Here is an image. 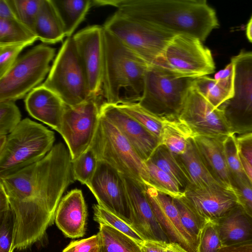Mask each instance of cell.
Returning <instances> with one entry per match:
<instances>
[{
    "label": "cell",
    "instance_id": "1",
    "mask_svg": "<svg viewBox=\"0 0 252 252\" xmlns=\"http://www.w3.org/2000/svg\"><path fill=\"white\" fill-rule=\"evenodd\" d=\"M74 181L71 156L62 142L42 159L0 178L14 216L13 250L27 249L44 238L63 193Z\"/></svg>",
    "mask_w": 252,
    "mask_h": 252
},
{
    "label": "cell",
    "instance_id": "2",
    "mask_svg": "<svg viewBox=\"0 0 252 252\" xmlns=\"http://www.w3.org/2000/svg\"><path fill=\"white\" fill-rule=\"evenodd\" d=\"M93 3L115 7L175 35H189L202 42L219 26L215 10L205 0H93Z\"/></svg>",
    "mask_w": 252,
    "mask_h": 252
},
{
    "label": "cell",
    "instance_id": "3",
    "mask_svg": "<svg viewBox=\"0 0 252 252\" xmlns=\"http://www.w3.org/2000/svg\"><path fill=\"white\" fill-rule=\"evenodd\" d=\"M103 46L102 89L105 102L138 103L150 64L104 28Z\"/></svg>",
    "mask_w": 252,
    "mask_h": 252
},
{
    "label": "cell",
    "instance_id": "4",
    "mask_svg": "<svg viewBox=\"0 0 252 252\" xmlns=\"http://www.w3.org/2000/svg\"><path fill=\"white\" fill-rule=\"evenodd\" d=\"M195 78L158 64H150L138 104L162 120L178 119Z\"/></svg>",
    "mask_w": 252,
    "mask_h": 252
},
{
    "label": "cell",
    "instance_id": "5",
    "mask_svg": "<svg viewBox=\"0 0 252 252\" xmlns=\"http://www.w3.org/2000/svg\"><path fill=\"white\" fill-rule=\"evenodd\" d=\"M54 132L25 118L7 135L0 150V178L8 176L42 159L52 149Z\"/></svg>",
    "mask_w": 252,
    "mask_h": 252
},
{
    "label": "cell",
    "instance_id": "6",
    "mask_svg": "<svg viewBox=\"0 0 252 252\" xmlns=\"http://www.w3.org/2000/svg\"><path fill=\"white\" fill-rule=\"evenodd\" d=\"M90 147L98 160L107 163L121 175L143 186L149 185L145 162L118 127L100 113Z\"/></svg>",
    "mask_w": 252,
    "mask_h": 252
},
{
    "label": "cell",
    "instance_id": "7",
    "mask_svg": "<svg viewBox=\"0 0 252 252\" xmlns=\"http://www.w3.org/2000/svg\"><path fill=\"white\" fill-rule=\"evenodd\" d=\"M103 27L150 64L158 63L167 44L176 35L118 10Z\"/></svg>",
    "mask_w": 252,
    "mask_h": 252
},
{
    "label": "cell",
    "instance_id": "8",
    "mask_svg": "<svg viewBox=\"0 0 252 252\" xmlns=\"http://www.w3.org/2000/svg\"><path fill=\"white\" fill-rule=\"evenodd\" d=\"M41 85L55 93L70 107L80 105L91 98L72 36L67 37L63 43L46 79Z\"/></svg>",
    "mask_w": 252,
    "mask_h": 252
},
{
    "label": "cell",
    "instance_id": "9",
    "mask_svg": "<svg viewBox=\"0 0 252 252\" xmlns=\"http://www.w3.org/2000/svg\"><path fill=\"white\" fill-rule=\"evenodd\" d=\"M54 48L41 44L18 58L0 78V101L22 98L44 80L55 57Z\"/></svg>",
    "mask_w": 252,
    "mask_h": 252
},
{
    "label": "cell",
    "instance_id": "10",
    "mask_svg": "<svg viewBox=\"0 0 252 252\" xmlns=\"http://www.w3.org/2000/svg\"><path fill=\"white\" fill-rule=\"evenodd\" d=\"M234 94L220 107L231 133L252 132V52L241 51L231 58Z\"/></svg>",
    "mask_w": 252,
    "mask_h": 252
},
{
    "label": "cell",
    "instance_id": "11",
    "mask_svg": "<svg viewBox=\"0 0 252 252\" xmlns=\"http://www.w3.org/2000/svg\"><path fill=\"white\" fill-rule=\"evenodd\" d=\"M157 64L194 78L212 74L216 68L210 50L198 39L186 34L172 38Z\"/></svg>",
    "mask_w": 252,
    "mask_h": 252
},
{
    "label": "cell",
    "instance_id": "12",
    "mask_svg": "<svg viewBox=\"0 0 252 252\" xmlns=\"http://www.w3.org/2000/svg\"><path fill=\"white\" fill-rule=\"evenodd\" d=\"M98 100V97H93L76 106H65L59 133L67 146L72 161L89 148L93 141L99 120Z\"/></svg>",
    "mask_w": 252,
    "mask_h": 252
},
{
    "label": "cell",
    "instance_id": "13",
    "mask_svg": "<svg viewBox=\"0 0 252 252\" xmlns=\"http://www.w3.org/2000/svg\"><path fill=\"white\" fill-rule=\"evenodd\" d=\"M179 120L197 136L224 139L232 134L222 110L215 108L193 86L189 90Z\"/></svg>",
    "mask_w": 252,
    "mask_h": 252
},
{
    "label": "cell",
    "instance_id": "14",
    "mask_svg": "<svg viewBox=\"0 0 252 252\" xmlns=\"http://www.w3.org/2000/svg\"><path fill=\"white\" fill-rule=\"evenodd\" d=\"M103 35V26L93 25L82 29L72 36L85 73L91 97H99L102 90Z\"/></svg>",
    "mask_w": 252,
    "mask_h": 252
},
{
    "label": "cell",
    "instance_id": "15",
    "mask_svg": "<svg viewBox=\"0 0 252 252\" xmlns=\"http://www.w3.org/2000/svg\"><path fill=\"white\" fill-rule=\"evenodd\" d=\"M145 191L169 242L178 243L189 252H197L199 240L184 226L173 198L149 186H145Z\"/></svg>",
    "mask_w": 252,
    "mask_h": 252
},
{
    "label": "cell",
    "instance_id": "16",
    "mask_svg": "<svg viewBox=\"0 0 252 252\" xmlns=\"http://www.w3.org/2000/svg\"><path fill=\"white\" fill-rule=\"evenodd\" d=\"M125 185L128 218L133 225L146 239L169 242L158 221L145 191V186L123 176Z\"/></svg>",
    "mask_w": 252,
    "mask_h": 252
},
{
    "label": "cell",
    "instance_id": "17",
    "mask_svg": "<svg viewBox=\"0 0 252 252\" xmlns=\"http://www.w3.org/2000/svg\"><path fill=\"white\" fill-rule=\"evenodd\" d=\"M86 186L94 194L98 205L128 219L123 176L110 165L98 160L95 173Z\"/></svg>",
    "mask_w": 252,
    "mask_h": 252
},
{
    "label": "cell",
    "instance_id": "18",
    "mask_svg": "<svg viewBox=\"0 0 252 252\" xmlns=\"http://www.w3.org/2000/svg\"><path fill=\"white\" fill-rule=\"evenodd\" d=\"M184 196L207 222L220 219L239 204L233 189L220 184L203 188L189 187L185 189Z\"/></svg>",
    "mask_w": 252,
    "mask_h": 252
},
{
    "label": "cell",
    "instance_id": "19",
    "mask_svg": "<svg viewBox=\"0 0 252 252\" xmlns=\"http://www.w3.org/2000/svg\"><path fill=\"white\" fill-rule=\"evenodd\" d=\"M99 113L118 127L145 162L150 158L160 145L158 137L116 104L103 102Z\"/></svg>",
    "mask_w": 252,
    "mask_h": 252
},
{
    "label": "cell",
    "instance_id": "20",
    "mask_svg": "<svg viewBox=\"0 0 252 252\" xmlns=\"http://www.w3.org/2000/svg\"><path fill=\"white\" fill-rule=\"evenodd\" d=\"M87 209L81 189H73L61 199L57 208L55 222L67 237L84 236L86 231Z\"/></svg>",
    "mask_w": 252,
    "mask_h": 252
},
{
    "label": "cell",
    "instance_id": "21",
    "mask_svg": "<svg viewBox=\"0 0 252 252\" xmlns=\"http://www.w3.org/2000/svg\"><path fill=\"white\" fill-rule=\"evenodd\" d=\"M25 103L31 116L59 132L66 105L55 93L40 85L27 95Z\"/></svg>",
    "mask_w": 252,
    "mask_h": 252
},
{
    "label": "cell",
    "instance_id": "22",
    "mask_svg": "<svg viewBox=\"0 0 252 252\" xmlns=\"http://www.w3.org/2000/svg\"><path fill=\"white\" fill-rule=\"evenodd\" d=\"M213 222L222 246L252 243V217L239 204Z\"/></svg>",
    "mask_w": 252,
    "mask_h": 252
},
{
    "label": "cell",
    "instance_id": "23",
    "mask_svg": "<svg viewBox=\"0 0 252 252\" xmlns=\"http://www.w3.org/2000/svg\"><path fill=\"white\" fill-rule=\"evenodd\" d=\"M193 139L209 173L219 184L232 189L223 148L225 138L197 136Z\"/></svg>",
    "mask_w": 252,
    "mask_h": 252
},
{
    "label": "cell",
    "instance_id": "24",
    "mask_svg": "<svg viewBox=\"0 0 252 252\" xmlns=\"http://www.w3.org/2000/svg\"><path fill=\"white\" fill-rule=\"evenodd\" d=\"M34 33L45 43L55 44L66 36L63 24L51 0H43L37 14Z\"/></svg>",
    "mask_w": 252,
    "mask_h": 252
},
{
    "label": "cell",
    "instance_id": "25",
    "mask_svg": "<svg viewBox=\"0 0 252 252\" xmlns=\"http://www.w3.org/2000/svg\"><path fill=\"white\" fill-rule=\"evenodd\" d=\"M177 156L189 177L191 183L189 187L203 188L220 184L206 168L193 138L189 139L185 152Z\"/></svg>",
    "mask_w": 252,
    "mask_h": 252
},
{
    "label": "cell",
    "instance_id": "26",
    "mask_svg": "<svg viewBox=\"0 0 252 252\" xmlns=\"http://www.w3.org/2000/svg\"><path fill=\"white\" fill-rule=\"evenodd\" d=\"M63 24L66 36L73 33L93 7L92 0H51Z\"/></svg>",
    "mask_w": 252,
    "mask_h": 252
},
{
    "label": "cell",
    "instance_id": "27",
    "mask_svg": "<svg viewBox=\"0 0 252 252\" xmlns=\"http://www.w3.org/2000/svg\"><path fill=\"white\" fill-rule=\"evenodd\" d=\"M149 160L174 178L184 190L191 186L189 177L178 156L165 146L160 144Z\"/></svg>",
    "mask_w": 252,
    "mask_h": 252
},
{
    "label": "cell",
    "instance_id": "28",
    "mask_svg": "<svg viewBox=\"0 0 252 252\" xmlns=\"http://www.w3.org/2000/svg\"><path fill=\"white\" fill-rule=\"evenodd\" d=\"M100 252H143L133 239L115 228L99 224Z\"/></svg>",
    "mask_w": 252,
    "mask_h": 252
},
{
    "label": "cell",
    "instance_id": "29",
    "mask_svg": "<svg viewBox=\"0 0 252 252\" xmlns=\"http://www.w3.org/2000/svg\"><path fill=\"white\" fill-rule=\"evenodd\" d=\"M160 144L165 146L175 155H180L187 149L188 141L193 138L190 130L179 119L163 120Z\"/></svg>",
    "mask_w": 252,
    "mask_h": 252
},
{
    "label": "cell",
    "instance_id": "30",
    "mask_svg": "<svg viewBox=\"0 0 252 252\" xmlns=\"http://www.w3.org/2000/svg\"><path fill=\"white\" fill-rule=\"evenodd\" d=\"M93 208L95 221L115 228L133 239L141 247L146 239L133 225L129 219L120 216L98 204L94 205Z\"/></svg>",
    "mask_w": 252,
    "mask_h": 252
},
{
    "label": "cell",
    "instance_id": "31",
    "mask_svg": "<svg viewBox=\"0 0 252 252\" xmlns=\"http://www.w3.org/2000/svg\"><path fill=\"white\" fill-rule=\"evenodd\" d=\"M223 148L231 186L237 182L252 186L241 158L235 134H230L225 138L223 141Z\"/></svg>",
    "mask_w": 252,
    "mask_h": 252
},
{
    "label": "cell",
    "instance_id": "32",
    "mask_svg": "<svg viewBox=\"0 0 252 252\" xmlns=\"http://www.w3.org/2000/svg\"><path fill=\"white\" fill-rule=\"evenodd\" d=\"M38 38L17 18H0V44L27 43L32 45Z\"/></svg>",
    "mask_w": 252,
    "mask_h": 252
},
{
    "label": "cell",
    "instance_id": "33",
    "mask_svg": "<svg viewBox=\"0 0 252 252\" xmlns=\"http://www.w3.org/2000/svg\"><path fill=\"white\" fill-rule=\"evenodd\" d=\"M195 89L215 108H219L224 102L233 97L230 91L215 79L207 76L195 78L193 83Z\"/></svg>",
    "mask_w": 252,
    "mask_h": 252
},
{
    "label": "cell",
    "instance_id": "34",
    "mask_svg": "<svg viewBox=\"0 0 252 252\" xmlns=\"http://www.w3.org/2000/svg\"><path fill=\"white\" fill-rule=\"evenodd\" d=\"M145 163L149 177L148 186L173 198H179L184 195V190L171 176L149 160Z\"/></svg>",
    "mask_w": 252,
    "mask_h": 252
},
{
    "label": "cell",
    "instance_id": "35",
    "mask_svg": "<svg viewBox=\"0 0 252 252\" xmlns=\"http://www.w3.org/2000/svg\"><path fill=\"white\" fill-rule=\"evenodd\" d=\"M116 105L160 139L163 127V120L148 111L138 103H122Z\"/></svg>",
    "mask_w": 252,
    "mask_h": 252
},
{
    "label": "cell",
    "instance_id": "36",
    "mask_svg": "<svg viewBox=\"0 0 252 252\" xmlns=\"http://www.w3.org/2000/svg\"><path fill=\"white\" fill-rule=\"evenodd\" d=\"M6 1L16 18L34 32L36 18L43 0H6Z\"/></svg>",
    "mask_w": 252,
    "mask_h": 252
},
{
    "label": "cell",
    "instance_id": "37",
    "mask_svg": "<svg viewBox=\"0 0 252 252\" xmlns=\"http://www.w3.org/2000/svg\"><path fill=\"white\" fill-rule=\"evenodd\" d=\"M98 159L90 147L78 158L72 161V170L74 180L87 185L96 169Z\"/></svg>",
    "mask_w": 252,
    "mask_h": 252
},
{
    "label": "cell",
    "instance_id": "38",
    "mask_svg": "<svg viewBox=\"0 0 252 252\" xmlns=\"http://www.w3.org/2000/svg\"><path fill=\"white\" fill-rule=\"evenodd\" d=\"M173 200L184 226L199 240L201 231L207 222L195 213L184 196L173 198Z\"/></svg>",
    "mask_w": 252,
    "mask_h": 252
},
{
    "label": "cell",
    "instance_id": "39",
    "mask_svg": "<svg viewBox=\"0 0 252 252\" xmlns=\"http://www.w3.org/2000/svg\"><path fill=\"white\" fill-rule=\"evenodd\" d=\"M13 101H0V135L10 133L21 122V114Z\"/></svg>",
    "mask_w": 252,
    "mask_h": 252
},
{
    "label": "cell",
    "instance_id": "40",
    "mask_svg": "<svg viewBox=\"0 0 252 252\" xmlns=\"http://www.w3.org/2000/svg\"><path fill=\"white\" fill-rule=\"evenodd\" d=\"M14 216L11 208L0 210V252H13Z\"/></svg>",
    "mask_w": 252,
    "mask_h": 252
},
{
    "label": "cell",
    "instance_id": "41",
    "mask_svg": "<svg viewBox=\"0 0 252 252\" xmlns=\"http://www.w3.org/2000/svg\"><path fill=\"white\" fill-rule=\"evenodd\" d=\"M222 247L215 223L207 222L199 236L197 252H217Z\"/></svg>",
    "mask_w": 252,
    "mask_h": 252
},
{
    "label": "cell",
    "instance_id": "42",
    "mask_svg": "<svg viewBox=\"0 0 252 252\" xmlns=\"http://www.w3.org/2000/svg\"><path fill=\"white\" fill-rule=\"evenodd\" d=\"M30 45L27 43L0 44V78L13 65L21 51Z\"/></svg>",
    "mask_w": 252,
    "mask_h": 252
},
{
    "label": "cell",
    "instance_id": "43",
    "mask_svg": "<svg viewBox=\"0 0 252 252\" xmlns=\"http://www.w3.org/2000/svg\"><path fill=\"white\" fill-rule=\"evenodd\" d=\"M231 188L236 195L239 204L252 217V187L237 182L233 184Z\"/></svg>",
    "mask_w": 252,
    "mask_h": 252
},
{
    "label": "cell",
    "instance_id": "44",
    "mask_svg": "<svg viewBox=\"0 0 252 252\" xmlns=\"http://www.w3.org/2000/svg\"><path fill=\"white\" fill-rule=\"evenodd\" d=\"M99 247L100 240L97 233L87 238L71 242L62 252H91Z\"/></svg>",
    "mask_w": 252,
    "mask_h": 252
},
{
    "label": "cell",
    "instance_id": "45",
    "mask_svg": "<svg viewBox=\"0 0 252 252\" xmlns=\"http://www.w3.org/2000/svg\"><path fill=\"white\" fill-rule=\"evenodd\" d=\"M237 142L241 157L252 168V132L241 135Z\"/></svg>",
    "mask_w": 252,
    "mask_h": 252
},
{
    "label": "cell",
    "instance_id": "46",
    "mask_svg": "<svg viewBox=\"0 0 252 252\" xmlns=\"http://www.w3.org/2000/svg\"><path fill=\"white\" fill-rule=\"evenodd\" d=\"M167 242L146 239L141 245L143 252H165Z\"/></svg>",
    "mask_w": 252,
    "mask_h": 252
},
{
    "label": "cell",
    "instance_id": "47",
    "mask_svg": "<svg viewBox=\"0 0 252 252\" xmlns=\"http://www.w3.org/2000/svg\"><path fill=\"white\" fill-rule=\"evenodd\" d=\"M234 70L233 63L230 62L224 69L218 71L215 75L214 79L217 81H234Z\"/></svg>",
    "mask_w": 252,
    "mask_h": 252
},
{
    "label": "cell",
    "instance_id": "48",
    "mask_svg": "<svg viewBox=\"0 0 252 252\" xmlns=\"http://www.w3.org/2000/svg\"><path fill=\"white\" fill-rule=\"evenodd\" d=\"M217 252H252V243L222 246Z\"/></svg>",
    "mask_w": 252,
    "mask_h": 252
},
{
    "label": "cell",
    "instance_id": "49",
    "mask_svg": "<svg viewBox=\"0 0 252 252\" xmlns=\"http://www.w3.org/2000/svg\"><path fill=\"white\" fill-rule=\"evenodd\" d=\"M0 18H16L8 5L6 0H0Z\"/></svg>",
    "mask_w": 252,
    "mask_h": 252
},
{
    "label": "cell",
    "instance_id": "50",
    "mask_svg": "<svg viewBox=\"0 0 252 252\" xmlns=\"http://www.w3.org/2000/svg\"><path fill=\"white\" fill-rule=\"evenodd\" d=\"M165 252H189L182 246L175 242L167 243Z\"/></svg>",
    "mask_w": 252,
    "mask_h": 252
},
{
    "label": "cell",
    "instance_id": "51",
    "mask_svg": "<svg viewBox=\"0 0 252 252\" xmlns=\"http://www.w3.org/2000/svg\"><path fill=\"white\" fill-rule=\"evenodd\" d=\"M241 157V156H240ZM242 161L247 174L248 177L250 181L251 184L252 186V168L249 165V164L241 157Z\"/></svg>",
    "mask_w": 252,
    "mask_h": 252
},
{
    "label": "cell",
    "instance_id": "52",
    "mask_svg": "<svg viewBox=\"0 0 252 252\" xmlns=\"http://www.w3.org/2000/svg\"><path fill=\"white\" fill-rule=\"evenodd\" d=\"M246 36L249 41L252 43V15L247 25Z\"/></svg>",
    "mask_w": 252,
    "mask_h": 252
},
{
    "label": "cell",
    "instance_id": "53",
    "mask_svg": "<svg viewBox=\"0 0 252 252\" xmlns=\"http://www.w3.org/2000/svg\"><path fill=\"white\" fill-rule=\"evenodd\" d=\"M7 135H0V150L5 145Z\"/></svg>",
    "mask_w": 252,
    "mask_h": 252
},
{
    "label": "cell",
    "instance_id": "54",
    "mask_svg": "<svg viewBox=\"0 0 252 252\" xmlns=\"http://www.w3.org/2000/svg\"><path fill=\"white\" fill-rule=\"evenodd\" d=\"M91 252H100V247L93 250Z\"/></svg>",
    "mask_w": 252,
    "mask_h": 252
}]
</instances>
